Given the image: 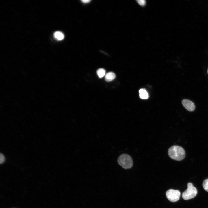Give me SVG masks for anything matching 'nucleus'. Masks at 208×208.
<instances>
[{
  "mask_svg": "<svg viewBox=\"0 0 208 208\" xmlns=\"http://www.w3.org/2000/svg\"><path fill=\"white\" fill-rule=\"evenodd\" d=\"M5 158L4 155L1 153L0 154V163H3L5 161Z\"/></svg>",
  "mask_w": 208,
  "mask_h": 208,
  "instance_id": "f8f14e48",
  "label": "nucleus"
},
{
  "mask_svg": "<svg viewBox=\"0 0 208 208\" xmlns=\"http://www.w3.org/2000/svg\"><path fill=\"white\" fill-rule=\"evenodd\" d=\"M136 1L138 4L141 6H144L146 4V1L144 0H137Z\"/></svg>",
  "mask_w": 208,
  "mask_h": 208,
  "instance_id": "9b49d317",
  "label": "nucleus"
},
{
  "mask_svg": "<svg viewBox=\"0 0 208 208\" xmlns=\"http://www.w3.org/2000/svg\"><path fill=\"white\" fill-rule=\"evenodd\" d=\"M197 190L191 183L187 184V188L183 193L182 198L185 200H188L194 198L196 195Z\"/></svg>",
  "mask_w": 208,
  "mask_h": 208,
  "instance_id": "7ed1b4c3",
  "label": "nucleus"
},
{
  "mask_svg": "<svg viewBox=\"0 0 208 208\" xmlns=\"http://www.w3.org/2000/svg\"><path fill=\"white\" fill-rule=\"evenodd\" d=\"M182 103L184 107L187 110L192 111L195 109V105L191 101L187 99H184L182 101Z\"/></svg>",
  "mask_w": 208,
  "mask_h": 208,
  "instance_id": "39448f33",
  "label": "nucleus"
},
{
  "mask_svg": "<svg viewBox=\"0 0 208 208\" xmlns=\"http://www.w3.org/2000/svg\"><path fill=\"white\" fill-rule=\"evenodd\" d=\"M117 161L119 165L125 169L131 168L133 165V161L131 157L126 154L120 155L118 158Z\"/></svg>",
  "mask_w": 208,
  "mask_h": 208,
  "instance_id": "f03ea898",
  "label": "nucleus"
},
{
  "mask_svg": "<svg viewBox=\"0 0 208 208\" xmlns=\"http://www.w3.org/2000/svg\"><path fill=\"white\" fill-rule=\"evenodd\" d=\"M140 97L143 99H147L149 97L148 94L146 91L144 89H141L139 90Z\"/></svg>",
  "mask_w": 208,
  "mask_h": 208,
  "instance_id": "0eeeda50",
  "label": "nucleus"
},
{
  "mask_svg": "<svg viewBox=\"0 0 208 208\" xmlns=\"http://www.w3.org/2000/svg\"><path fill=\"white\" fill-rule=\"evenodd\" d=\"M115 77V73L113 72H110L105 74V79L106 81L110 82L113 80Z\"/></svg>",
  "mask_w": 208,
  "mask_h": 208,
  "instance_id": "423d86ee",
  "label": "nucleus"
},
{
  "mask_svg": "<svg viewBox=\"0 0 208 208\" xmlns=\"http://www.w3.org/2000/svg\"><path fill=\"white\" fill-rule=\"evenodd\" d=\"M180 195V192L178 190L170 189L166 192L167 198L172 202L177 201L179 199Z\"/></svg>",
  "mask_w": 208,
  "mask_h": 208,
  "instance_id": "20e7f679",
  "label": "nucleus"
},
{
  "mask_svg": "<svg viewBox=\"0 0 208 208\" xmlns=\"http://www.w3.org/2000/svg\"><path fill=\"white\" fill-rule=\"evenodd\" d=\"M202 185L204 189L206 191L208 192V178L203 181Z\"/></svg>",
  "mask_w": 208,
  "mask_h": 208,
  "instance_id": "9d476101",
  "label": "nucleus"
},
{
  "mask_svg": "<svg viewBox=\"0 0 208 208\" xmlns=\"http://www.w3.org/2000/svg\"><path fill=\"white\" fill-rule=\"evenodd\" d=\"M97 73L98 77L101 78L105 75L106 71L103 68H100L97 70Z\"/></svg>",
  "mask_w": 208,
  "mask_h": 208,
  "instance_id": "1a4fd4ad",
  "label": "nucleus"
},
{
  "mask_svg": "<svg viewBox=\"0 0 208 208\" xmlns=\"http://www.w3.org/2000/svg\"></svg>",
  "mask_w": 208,
  "mask_h": 208,
  "instance_id": "4468645a",
  "label": "nucleus"
},
{
  "mask_svg": "<svg viewBox=\"0 0 208 208\" xmlns=\"http://www.w3.org/2000/svg\"><path fill=\"white\" fill-rule=\"evenodd\" d=\"M168 154L170 158L173 160L180 161L185 157V153L184 149L177 145L170 147L168 151Z\"/></svg>",
  "mask_w": 208,
  "mask_h": 208,
  "instance_id": "f257e3e1",
  "label": "nucleus"
},
{
  "mask_svg": "<svg viewBox=\"0 0 208 208\" xmlns=\"http://www.w3.org/2000/svg\"><path fill=\"white\" fill-rule=\"evenodd\" d=\"M54 36L56 39L59 40H62L64 37V34L60 31H57L55 32L54 34Z\"/></svg>",
  "mask_w": 208,
  "mask_h": 208,
  "instance_id": "6e6552de",
  "label": "nucleus"
},
{
  "mask_svg": "<svg viewBox=\"0 0 208 208\" xmlns=\"http://www.w3.org/2000/svg\"><path fill=\"white\" fill-rule=\"evenodd\" d=\"M90 1L91 0H82L81 1L83 3H89Z\"/></svg>",
  "mask_w": 208,
  "mask_h": 208,
  "instance_id": "ddd939ff",
  "label": "nucleus"
}]
</instances>
